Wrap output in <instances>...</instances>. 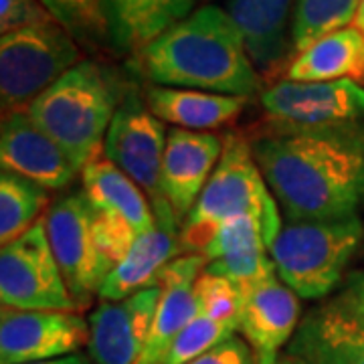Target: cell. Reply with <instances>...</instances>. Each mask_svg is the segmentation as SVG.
<instances>
[{
    "label": "cell",
    "instance_id": "17",
    "mask_svg": "<svg viewBox=\"0 0 364 364\" xmlns=\"http://www.w3.org/2000/svg\"><path fill=\"white\" fill-rule=\"evenodd\" d=\"M286 352L301 364H364V324L332 298L299 320Z\"/></svg>",
    "mask_w": 364,
    "mask_h": 364
},
{
    "label": "cell",
    "instance_id": "8",
    "mask_svg": "<svg viewBox=\"0 0 364 364\" xmlns=\"http://www.w3.org/2000/svg\"><path fill=\"white\" fill-rule=\"evenodd\" d=\"M53 253L77 310H87L109 275L93 239V207L83 188L53 200L45 215Z\"/></svg>",
    "mask_w": 364,
    "mask_h": 364
},
{
    "label": "cell",
    "instance_id": "32",
    "mask_svg": "<svg viewBox=\"0 0 364 364\" xmlns=\"http://www.w3.org/2000/svg\"><path fill=\"white\" fill-rule=\"evenodd\" d=\"M188 364H257V360L247 340L233 334L208 348L207 352H203Z\"/></svg>",
    "mask_w": 364,
    "mask_h": 364
},
{
    "label": "cell",
    "instance_id": "7",
    "mask_svg": "<svg viewBox=\"0 0 364 364\" xmlns=\"http://www.w3.org/2000/svg\"><path fill=\"white\" fill-rule=\"evenodd\" d=\"M0 301L16 310L79 312L53 253L45 219L0 251Z\"/></svg>",
    "mask_w": 364,
    "mask_h": 364
},
{
    "label": "cell",
    "instance_id": "3",
    "mask_svg": "<svg viewBox=\"0 0 364 364\" xmlns=\"http://www.w3.org/2000/svg\"><path fill=\"white\" fill-rule=\"evenodd\" d=\"M128 90L116 69L83 59L25 112L81 172L104 154L109 124Z\"/></svg>",
    "mask_w": 364,
    "mask_h": 364
},
{
    "label": "cell",
    "instance_id": "31",
    "mask_svg": "<svg viewBox=\"0 0 364 364\" xmlns=\"http://www.w3.org/2000/svg\"><path fill=\"white\" fill-rule=\"evenodd\" d=\"M53 21L41 0H0V35Z\"/></svg>",
    "mask_w": 364,
    "mask_h": 364
},
{
    "label": "cell",
    "instance_id": "33",
    "mask_svg": "<svg viewBox=\"0 0 364 364\" xmlns=\"http://www.w3.org/2000/svg\"><path fill=\"white\" fill-rule=\"evenodd\" d=\"M336 298L364 324V269L348 273Z\"/></svg>",
    "mask_w": 364,
    "mask_h": 364
},
{
    "label": "cell",
    "instance_id": "22",
    "mask_svg": "<svg viewBox=\"0 0 364 364\" xmlns=\"http://www.w3.org/2000/svg\"><path fill=\"white\" fill-rule=\"evenodd\" d=\"M81 188L95 210L116 215L130 223L138 235L148 233L156 225L150 198L126 172L112 164L104 154L91 160L81 170Z\"/></svg>",
    "mask_w": 364,
    "mask_h": 364
},
{
    "label": "cell",
    "instance_id": "35",
    "mask_svg": "<svg viewBox=\"0 0 364 364\" xmlns=\"http://www.w3.org/2000/svg\"><path fill=\"white\" fill-rule=\"evenodd\" d=\"M354 28H358L360 33L364 35V0H360V4H358V11L354 14V21H352V25Z\"/></svg>",
    "mask_w": 364,
    "mask_h": 364
},
{
    "label": "cell",
    "instance_id": "9",
    "mask_svg": "<svg viewBox=\"0 0 364 364\" xmlns=\"http://www.w3.org/2000/svg\"><path fill=\"white\" fill-rule=\"evenodd\" d=\"M265 119L294 128L364 124V87L356 81H287L261 91Z\"/></svg>",
    "mask_w": 364,
    "mask_h": 364
},
{
    "label": "cell",
    "instance_id": "28",
    "mask_svg": "<svg viewBox=\"0 0 364 364\" xmlns=\"http://www.w3.org/2000/svg\"><path fill=\"white\" fill-rule=\"evenodd\" d=\"M195 298L198 304V316L229 322L239 328L243 296L229 279L203 272L195 282Z\"/></svg>",
    "mask_w": 364,
    "mask_h": 364
},
{
    "label": "cell",
    "instance_id": "19",
    "mask_svg": "<svg viewBox=\"0 0 364 364\" xmlns=\"http://www.w3.org/2000/svg\"><path fill=\"white\" fill-rule=\"evenodd\" d=\"M207 259L200 253H182L168 261L154 279L162 289L156 318L138 364H160L170 344L198 316L195 282L205 272Z\"/></svg>",
    "mask_w": 364,
    "mask_h": 364
},
{
    "label": "cell",
    "instance_id": "4",
    "mask_svg": "<svg viewBox=\"0 0 364 364\" xmlns=\"http://www.w3.org/2000/svg\"><path fill=\"white\" fill-rule=\"evenodd\" d=\"M249 215L259 221L267 247L277 237L284 217L251 152L245 136H223V154L193 210L181 225L184 253H203L223 223Z\"/></svg>",
    "mask_w": 364,
    "mask_h": 364
},
{
    "label": "cell",
    "instance_id": "12",
    "mask_svg": "<svg viewBox=\"0 0 364 364\" xmlns=\"http://www.w3.org/2000/svg\"><path fill=\"white\" fill-rule=\"evenodd\" d=\"M162 289L144 287L119 301H100L90 322L87 352L95 364H138L152 332Z\"/></svg>",
    "mask_w": 364,
    "mask_h": 364
},
{
    "label": "cell",
    "instance_id": "36",
    "mask_svg": "<svg viewBox=\"0 0 364 364\" xmlns=\"http://www.w3.org/2000/svg\"><path fill=\"white\" fill-rule=\"evenodd\" d=\"M273 364H301V363H299V360H296L294 356H289L287 352H282V354L275 358V363Z\"/></svg>",
    "mask_w": 364,
    "mask_h": 364
},
{
    "label": "cell",
    "instance_id": "16",
    "mask_svg": "<svg viewBox=\"0 0 364 364\" xmlns=\"http://www.w3.org/2000/svg\"><path fill=\"white\" fill-rule=\"evenodd\" d=\"M239 334L255 352L257 364H273L299 326V298L273 273L243 294Z\"/></svg>",
    "mask_w": 364,
    "mask_h": 364
},
{
    "label": "cell",
    "instance_id": "34",
    "mask_svg": "<svg viewBox=\"0 0 364 364\" xmlns=\"http://www.w3.org/2000/svg\"><path fill=\"white\" fill-rule=\"evenodd\" d=\"M31 364H95L91 360V356L85 354H69V356H61V358H51V360H41V363H31Z\"/></svg>",
    "mask_w": 364,
    "mask_h": 364
},
{
    "label": "cell",
    "instance_id": "11",
    "mask_svg": "<svg viewBox=\"0 0 364 364\" xmlns=\"http://www.w3.org/2000/svg\"><path fill=\"white\" fill-rule=\"evenodd\" d=\"M90 322L81 312L16 310L0 312V364H31L87 348Z\"/></svg>",
    "mask_w": 364,
    "mask_h": 364
},
{
    "label": "cell",
    "instance_id": "30",
    "mask_svg": "<svg viewBox=\"0 0 364 364\" xmlns=\"http://www.w3.org/2000/svg\"><path fill=\"white\" fill-rule=\"evenodd\" d=\"M138 237L140 235L132 229L130 223L93 208V239L109 273L124 261Z\"/></svg>",
    "mask_w": 364,
    "mask_h": 364
},
{
    "label": "cell",
    "instance_id": "25",
    "mask_svg": "<svg viewBox=\"0 0 364 364\" xmlns=\"http://www.w3.org/2000/svg\"><path fill=\"white\" fill-rule=\"evenodd\" d=\"M358 4L360 0H298L291 26L294 57L328 33L350 26Z\"/></svg>",
    "mask_w": 364,
    "mask_h": 364
},
{
    "label": "cell",
    "instance_id": "20",
    "mask_svg": "<svg viewBox=\"0 0 364 364\" xmlns=\"http://www.w3.org/2000/svg\"><path fill=\"white\" fill-rule=\"evenodd\" d=\"M109 49L138 57L168 28L195 13L196 0H100Z\"/></svg>",
    "mask_w": 364,
    "mask_h": 364
},
{
    "label": "cell",
    "instance_id": "1",
    "mask_svg": "<svg viewBox=\"0 0 364 364\" xmlns=\"http://www.w3.org/2000/svg\"><path fill=\"white\" fill-rule=\"evenodd\" d=\"M249 144L284 221L358 215L364 198V124L294 128L265 119Z\"/></svg>",
    "mask_w": 364,
    "mask_h": 364
},
{
    "label": "cell",
    "instance_id": "21",
    "mask_svg": "<svg viewBox=\"0 0 364 364\" xmlns=\"http://www.w3.org/2000/svg\"><path fill=\"white\" fill-rule=\"evenodd\" d=\"M144 97L160 122L193 132L219 130L231 124L245 112L249 102V97L162 85H150Z\"/></svg>",
    "mask_w": 364,
    "mask_h": 364
},
{
    "label": "cell",
    "instance_id": "14",
    "mask_svg": "<svg viewBox=\"0 0 364 364\" xmlns=\"http://www.w3.org/2000/svg\"><path fill=\"white\" fill-rule=\"evenodd\" d=\"M221 154L223 138L213 132L182 128H172L168 132L160 172V191L181 225L207 186Z\"/></svg>",
    "mask_w": 364,
    "mask_h": 364
},
{
    "label": "cell",
    "instance_id": "15",
    "mask_svg": "<svg viewBox=\"0 0 364 364\" xmlns=\"http://www.w3.org/2000/svg\"><path fill=\"white\" fill-rule=\"evenodd\" d=\"M0 162L47 191H63L81 174L63 148L35 126L26 112L2 116L0 126Z\"/></svg>",
    "mask_w": 364,
    "mask_h": 364
},
{
    "label": "cell",
    "instance_id": "29",
    "mask_svg": "<svg viewBox=\"0 0 364 364\" xmlns=\"http://www.w3.org/2000/svg\"><path fill=\"white\" fill-rule=\"evenodd\" d=\"M257 247H267L259 221L255 217L241 215V217H235V219L223 223L219 231L208 241V245L203 249L200 255L208 263V261L237 255V253L251 251V249Z\"/></svg>",
    "mask_w": 364,
    "mask_h": 364
},
{
    "label": "cell",
    "instance_id": "2",
    "mask_svg": "<svg viewBox=\"0 0 364 364\" xmlns=\"http://www.w3.org/2000/svg\"><path fill=\"white\" fill-rule=\"evenodd\" d=\"M134 59L144 77L162 87L251 97L263 81L239 26L215 4L196 9Z\"/></svg>",
    "mask_w": 364,
    "mask_h": 364
},
{
    "label": "cell",
    "instance_id": "26",
    "mask_svg": "<svg viewBox=\"0 0 364 364\" xmlns=\"http://www.w3.org/2000/svg\"><path fill=\"white\" fill-rule=\"evenodd\" d=\"M53 18L85 49L109 47L100 0H41Z\"/></svg>",
    "mask_w": 364,
    "mask_h": 364
},
{
    "label": "cell",
    "instance_id": "23",
    "mask_svg": "<svg viewBox=\"0 0 364 364\" xmlns=\"http://www.w3.org/2000/svg\"><path fill=\"white\" fill-rule=\"evenodd\" d=\"M287 81H364V35L354 28H338L312 43L294 57Z\"/></svg>",
    "mask_w": 364,
    "mask_h": 364
},
{
    "label": "cell",
    "instance_id": "18",
    "mask_svg": "<svg viewBox=\"0 0 364 364\" xmlns=\"http://www.w3.org/2000/svg\"><path fill=\"white\" fill-rule=\"evenodd\" d=\"M156 225L140 235L128 251L124 261L105 277L100 287V301H119L144 287L154 286L160 269L182 255L181 223L166 198L152 203Z\"/></svg>",
    "mask_w": 364,
    "mask_h": 364
},
{
    "label": "cell",
    "instance_id": "5",
    "mask_svg": "<svg viewBox=\"0 0 364 364\" xmlns=\"http://www.w3.org/2000/svg\"><path fill=\"white\" fill-rule=\"evenodd\" d=\"M364 237L358 215L322 221H284L269 245L277 277L298 298L324 299L342 284Z\"/></svg>",
    "mask_w": 364,
    "mask_h": 364
},
{
    "label": "cell",
    "instance_id": "10",
    "mask_svg": "<svg viewBox=\"0 0 364 364\" xmlns=\"http://www.w3.org/2000/svg\"><path fill=\"white\" fill-rule=\"evenodd\" d=\"M168 142L166 124L146 104V97L130 87L117 107L104 142V156L126 172L142 188L150 203L162 200L160 172Z\"/></svg>",
    "mask_w": 364,
    "mask_h": 364
},
{
    "label": "cell",
    "instance_id": "27",
    "mask_svg": "<svg viewBox=\"0 0 364 364\" xmlns=\"http://www.w3.org/2000/svg\"><path fill=\"white\" fill-rule=\"evenodd\" d=\"M237 332L239 328L235 324L219 322L207 316H196L170 344L168 352L164 354L160 364H188L203 352H207L208 348H213L215 344H219Z\"/></svg>",
    "mask_w": 364,
    "mask_h": 364
},
{
    "label": "cell",
    "instance_id": "13",
    "mask_svg": "<svg viewBox=\"0 0 364 364\" xmlns=\"http://www.w3.org/2000/svg\"><path fill=\"white\" fill-rule=\"evenodd\" d=\"M298 0H227V13L239 26L249 59L263 81L277 83L294 59L291 26Z\"/></svg>",
    "mask_w": 364,
    "mask_h": 364
},
{
    "label": "cell",
    "instance_id": "6",
    "mask_svg": "<svg viewBox=\"0 0 364 364\" xmlns=\"http://www.w3.org/2000/svg\"><path fill=\"white\" fill-rule=\"evenodd\" d=\"M81 61V45L57 21L0 35L2 116L25 112Z\"/></svg>",
    "mask_w": 364,
    "mask_h": 364
},
{
    "label": "cell",
    "instance_id": "24",
    "mask_svg": "<svg viewBox=\"0 0 364 364\" xmlns=\"http://www.w3.org/2000/svg\"><path fill=\"white\" fill-rule=\"evenodd\" d=\"M49 193L45 186L11 170L0 172V243H13L28 229L45 219L49 210Z\"/></svg>",
    "mask_w": 364,
    "mask_h": 364
}]
</instances>
